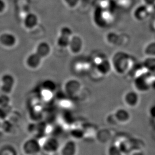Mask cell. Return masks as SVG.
<instances>
[{"instance_id": "cell-1", "label": "cell", "mask_w": 155, "mask_h": 155, "mask_svg": "<svg viewBox=\"0 0 155 155\" xmlns=\"http://www.w3.org/2000/svg\"><path fill=\"white\" fill-rule=\"evenodd\" d=\"M110 61L113 70L120 76L129 73L133 63L130 56L127 53L123 51L115 53L111 57Z\"/></svg>"}, {"instance_id": "cell-2", "label": "cell", "mask_w": 155, "mask_h": 155, "mask_svg": "<svg viewBox=\"0 0 155 155\" xmlns=\"http://www.w3.org/2000/svg\"><path fill=\"white\" fill-rule=\"evenodd\" d=\"M21 151L24 155H39L42 151L41 143L36 138L26 139L22 143Z\"/></svg>"}, {"instance_id": "cell-3", "label": "cell", "mask_w": 155, "mask_h": 155, "mask_svg": "<svg viewBox=\"0 0 155 155\" xmlns=\"http://www.w3.org/2000/svg\"><path fill=\"white\" fill-rule=\"evenodd\" d=\"M133 86L139 94L148 92L152 87L151 78L148 74L142 72L134 78Z\"/></svg>"}, {"instance_id": "cell-4", "label": "cell", "mask_w": 155, "mask_h": 155, "mask_svg": "<svg viewBox=\"0 0 155 155\" xmlns=\"http://www.w3.org/2000/svg\"><path fill=\"white\" fill-rule=\"evenodd\" d=\"M110 11L98 7L94 12V18L95 23L101 28H105L104 27L112 21V13Z\"/></svg>"}, {"instance_id": "cell-5", "label": "cell", "mask_w": 155, "mask_h": 155, "mask_svg": "<svg viewBox=\"0 0 155 155\" xmlns=\"http://www.w3.org/2000/svg\"><path fill=\"white\" fill-rule=\"evenodd\" d=\"M16 86V79L12 75H3L0 81V89L3 94L9 95L12 94Z\"/></svg>"}, {"instance_id": "cell-6", "label": "cell", "mask_w": 155, "mask_h": 155, "mask_svg": "<svg viewBox=\"0 0 155 155\" xmlns=\"http://www.w3.org/2000/svg\"><path fill=\"white\" fill-rule=\"evenodd\" d=\"M42 151L48 155H52L60 151L59 140L54 137L46 138L41 143Z\"/></svg>"}, {"instance_id": "cell-7", "label": "cell", "mask_w": 155, "mask_h": 155, "mask_svg": "<svg viewBox=\"0 0 155 155\" xmlns=\"http://www.w3.org/2000/svg\"><path fill=\"white\" fill-rule=\"evenodd\" d=\"M123 101L124 104L129 108L136 107L140 102V96L139 92L135 89L127 91L124 95Z\"/></svg>"}, {"instance_id": "cell-8", "label": "cell", "mask_w": 155, "mask_h": 155, "mask_svg": "<svg viewBox=\"0 0 155 155\" xmlns=\"http://www.w3.org/2000/svg\"><path fill=\"white\" fill-rule=\"evenodd\" d=\"M81 84L75 79H70L67 81L64 85V91L69 97L76 96L81 90Z\"/></svg>"}, {"instance_id": "cell-9", "label": "cell", "mask_w": 155, "mask_h": 155, "mask_svg": "<svg viewBox=\"0 0 155 155\" xmlns=\"http://www.w3.org/2000/svg\"><path fill=\"white\" fill-rule=\"evenodd\" d=\"M150 8L144 4L137 6L133 13L134 18L138 22L146 20L150 15Z\"/></svg>"}, {"instance_id": "cell-10", "label": "cell", "mask_w": 155, "mask_h": 155, "mask_svg": "<svg viewBox=\"0 0 155 155\" xmlns=\"http://www.w3.org/2000/svg\"><path fill=\"white\" fill-rule=\"evenodd\" d=\"M60 155H77L78 146L73 139L68 140L60 149Z\"/></svg>"}, {"instance_id": "cell-11", "label": "cell", "mask_w": 155, "mask_h": 155, "mask_svg": "<svg viewBox=\"0 0 155 155\" xmlns=\"http://www.w3.org/2000/svg\"><path fill=\"white\" fill-rule=\"evenodd\" d=\"M116 120L119 124H127L132 118L130 113L127 109L123 107L117 108L114 113Z\"/></svg>"}, {"instance_id": "cell-12", "label": "cell", "mask_w": 155, "mask_h": 155, "mask_svg": "<svg viewBox=\"0 0 155 155\" xmlns=\"http://www.w3.org/2000/svg\"><path fill=\"white\" fill-rule=\"evenodd\" d=\"M96 69L100 74L103 76H107L113 70L110 60L106 58H101L97 63Z\"/></svg>"}, {"instance_id": "cell-13", "label": "cell", "mask_w": 155, "mask_h": 155, "mask_svg": "<svg viewBox=\"0 0 155 155\" xmlns=\"http://www.w3.org/2000/svg\"><path fill=\"white\" fill-rule=\"evenodd\" d=\"M42 59L36 52L32 53L27 58V65L31 69H36L41 64Z\"/></svg>"}, {"instance_id": "cell-14", "label": "cell", "mask_w": 155, "mask_h": 155, "mask_svg": "<svg viewBox=\"0 0 155 155\" xmlns=\"http://www.w3.org/2000/svg\"><path fill=\"white\" fill-rule=\"evenodd\" d=\"M69 46L70 49L73 52H79L83 47V41L81 38L78 36H74L70 39Z\"/></svg>"}, {"instance_id": "cell-15", "label": "cell", "mask_w": 155, "mask_h": 155, "mask_svg": "<svg viewBox=\"0 0 155 155\" xmlns=\"http://www.w3.org/2000/svg\"><path fill=\"white\" fill-rule=\"evenodd\" d=\"M16 38L14 35L5 33L0 36V42L6 46H12L16 43Z\"/></svg>"}, {"instance_id": "cell-16", "label": "cell", "mask_w": 155, "mask_h": 155, "mask_svg": "<svg viewBox=\"0 0 155 155\" xmlns=\"http://www.w3.org/2000/svg\"><path fill=\"white\" fill-rule=\"evenodd\" d=\"M0 155H19V153L14 146L6 143L0 147Z\"/></svg>"}, {"instance_id": "cell-17", "label": "cell", "mask_w": 155, "mask_h": 155, "mask_svg": "<svg viewBox=\"0 0 155 155\" xmlns=\"http://www.w3.org/2000/svg\"><path fill=\"white\" fill-rule=\"evenodd\" d=\"M142 64L148 73H155V57H146Z\"/></svg>"}, {"instance_id": "cell-18", "label": "cell", "mask_w": 155, "mask_h": 155, "mask_svg": "<svg viewBox=\"0 0 155 155\" xmlns=\"http://www.w3.org/2000/svg\"><path fill=\"white\" fill-rule=\"evenodd\" d=\"M50 52V47L48 43L45 42H43L38 44L36 52L43 58L48 55Z\"/></svg>"}, {"instance_id": "cell-19", "label": "cell", "mask_w": 155, "mask_h": 155, "mask_svg": "<svg viewBox=\"0 0 155 155\" xmlns=\"http://www.w3.org/2000/svg\"><path fill=\"white\" fill-rule=\"evenodd\" d=\"M38 18L34 14H29L27 15L24 20V23L26 27L32 28L37 24Z\"/></svg>"}, {"instance_id": "cell-20", "label": "cell", "mask_w": 155, "mask_h": 155, "mask_svg": "<svg viewBox=\"0 0 155 155\" xmlns=\"http://www.w3.org/2000/svg\"><path fill=\"white\" fill-rule=\"evenodd\" d=\"M143 53L146 57H155V41H151L145 46Z\"/></svg>"}, {"instance_id": "cell-21", "label": "cell", "mask_w": 155, "mask_h": 155, "mask_svg": "<svg viewBox=\"0 0 155 155\" xmlns=\"http://www.w3.org/2000/svg\"><path fill=\"white\" fill-rule=\"evenodd\" d=\"M120 39V36L114 32L108 33L106 35L105 40L110 45H116Z\"/></svg>"}, {"instance_id": "cell-22", "label": "cell", "mask_w": 155, "mask_h": 155, "mask_svg": "<svg viewBox=\"0 0 155 155\" xmlns=\"http://www.w3.org/2000/svg\"><path fill=\"white\" fill-rule=\"evenodd\" d=\"M42 87V90L53 93L56 89V84L52 80L47 79L43 82Z\"/></svg>"}, {"instance_id": "cell-23", "label": "cell", "mask_w": 155, "mask_h": 155, "mask_svg": "<svg viewBox=\"0 0 155 155\" xmlns=\"http://www.w3.org/2000/svg\"><path fill=\"white\" fill-rule=\"evenodd\" d=\"M107 155H124L121 151L119 146L117 145H111L107 150Z\"/></svg>"}, {"instance_id": "cell-24", "label": "cell", "mask_w": 155, "mask_h": 155, "mask_svg": "<svg viewBox=\"0 0 155 155\" xmlns=\"http://www.w3.org/2000/svg\"><path fill=\"white\" fill-rule=\"evenodd\" d=\"M70 37L64 35H60L57 40V44L59 46L62 47H67L69 46L70 42Z\"/></svg>"}, {"instance_id": "cell-25", "label": "cell", "mask_w": 155, "mask_h": 155, "mask_svg": "<svg viewBox=\"0 0 155 155\" xmlns=\"http://www.w3.org/2000/svg\"><path fill=\"white\" fill-rule=\"evenodd\" d=\"M71 135L74 140L82 139L84 136V132L81 129H75L71 132Z\"/></svg>"}, {"instance_id": "cell-26", "label": "cell", "mask_w": 155, "mask_h": 155, "mask_svg": "<svg viewBox=\"0 0 155 155\" xmlns=\"http://www.w3.org/2000/svg\"><path fill=\"white\" fill-rule=\"evenodd\" d=\"M72 34V32L71 30L68 27H64L62 28L60 31V35H64L69 37L71 36Z\"/></svg>"}, {"instance_id": "cell-27", "label": "cell", "mask_w": 155, "mask_h": 155, "mask_svg": "<svg viewBox=\"0 0 155 155\" xmlns=\"http://www.w3.org/2000/svg\"><path fill=\"white\" fill-rule=\"evenodd\" d=\"M143 4L149 7H152L155 5V0H142Z\"/></svg>"}, {"instance_id": "cell-28", "label": "cell", "mask_w": 155, "mask_h": 155, "mask_svg": "<svg viewBox=\"0 0 155 155\" xmlns=\"http://www.w3.org/2000/svg\"><path fill=\"white\" fill-rule=\"evenodd\" d=\"M65 1L68 5H69V6L74 7L78 4L79 0H65Z\"/></svg>"}, {"instance_id": "cell-29", "label": "cell", "mask_w": 155, "mask_h": 155, "mask_svg": "<svg viewBox=\"0 0 155 155\" xmlns=\"http://www.w3.org/2000/svg\"><path fill=\"white\" fill-rule=\"evenodd\" d=\"M130 155H146L145 154V153L143 151L140 150H135L133 151L131 153Z\"/></svg>"}, {"instance_id": "cell-30", "label": "cell", "mask_w": 155, "mask_h": 155, "mask_svg": "<svg viewBox=\"0 0 155 155\" xmlns=\"http://www.w3.org/2000/svg\"><path fill=\"white\" fill-rule=\"evenodd\" d=\"M149 114L151 117L155 119V105L151 107L150 109Z\"/></svg>"}, {"instance_id": "cell-31", "label": "cell", "mask_w": 155, "mask_h": 155, "mask_svg": "<svg viewBox=\"0 0 155 155\" xmlns=\"http://www.w3.org/2000/svg\"><path fill=\"white\" fill-rule=\"evenodd\" d=\"M6 8V4L3 0H0V13L4 11Z\"/></svg>"}, {"instance_id": "cell-32", "label": "cell", "mask_w": 155, "mask_h": 155, "mask_svg": "<svg viewBox=\"0 0 155 155\" xmlns=\"http://www.w3.org/2000/svg\"><path fill=\"white\" fill-rule=\"evenodd\" d=\"M40 155V154H39V155Z\"/></svg>"}]
</instances>
